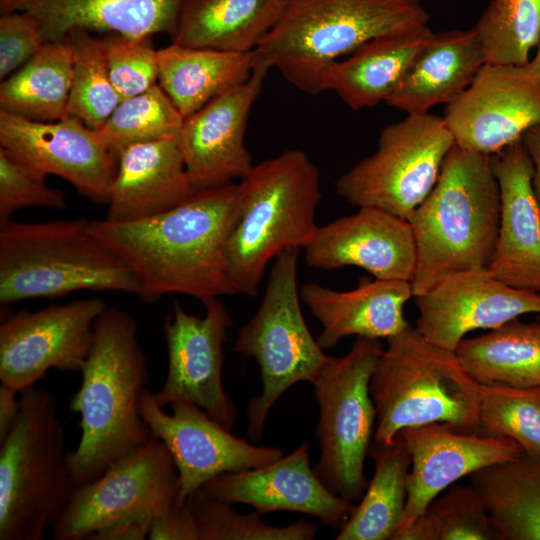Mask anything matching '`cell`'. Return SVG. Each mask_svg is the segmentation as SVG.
Here are the masks:
<instances>
[{"instance_id": "1", "label": "cell", "mask_w": 540, "mask_h": 540, "mask_svg": "<svg viewBox=\"0 0 540 540\" xmlns=\"http://www.w3.org/2000/svg\"><path fill=\"white\" fill-rule=\"evenodd\" d=\"M239 211L238 184L196 191L158 215L128 222L88 220V230L132 270L138 298L182 294L203 304L236 295L224 248Z\"/></svg>"}, {"instance_id": "2", "label": "cell", "mask_w": 540, "mask_h": 540, "mask_svg": "<svg viewBox=\"0 0 540 540\" xmlns=\"http://www.w3.org/2000/svg\"><path fill=\"white\" fill-rule=\"evenodd\" d=\"M80 373L70 409L80 415L81 436L76 449L67 453L77 484L96 479L153 437L139 410L149 381L148 359L129 312L107 307L101 313Z\"/></svg>"}, {"instance_id": "3", "label": "cell", "mask_w": 540, "mask_h": 540, "mask_svg": "<svg viewBox=\"0 0 540 540\" xmlns=\"http://www.w3.org/2000/svg\"><path fill=\"white\" fill-rule=\"evenodd\" d=\"M500 209L491 155L455 144L434 188L407 219L416 247L413 297L449 274L488 267Z\"/></svg>"}, {"instance_id": "4", "label": "cell", "mask_w": 540, "mask_h": 540, "mask_svg": "<svg viewBox=\"0 0 540 540\" xmlns=\"http://www.w3.org/2000/svg\"><path fill=\"white\" fill-rule=\"evenodd\" d=\"M237 184L239 211L224 261L236 295L252 297L272 260L313 238L320 173L306 153L288 149L253 164Z\"/></svg>"}, {"instance_id": "5", "label": "cell", "mask_w": 540, "mask_h": 540, "mask_svg": "<svg viewBox=\"0 0 540 540\" xmlns=\"http://www.w3.org/2000/svg\"><path fill=\"white\" fill-rule=\"evenodd\" d=\"M420 0H286L253 50L255 65L276 69L298 90L315 95L340 57L386 35L427 25Z\"/></svg>"}, {"instance_id": "6", "label": "cell", "mask_w": 540, "mask_h": 540, "mask_svg": "<svg viewBox=\"0 0 540 540\" xmlns=\"http://www.w3.org/2000/svg\"><path fill=\"white\" fill-rule=\"evenodd\" d=\"M137 294L130 267L88 230V220L0 225V304L76 291Z\"/></svg>"}, {"instance_id": "7", "label": "cell", "mask_w": 540, "mask_h": 540, "mask_svg": "<svg viewBox=\"0 0 540 540\" xmlns=\"http://www.w3.org/2000/svg\"><path fill=\"white\" fill-rule=\"evenodd\" d=\"M386 340L370 379L373 441L387 443L405 428L437 422L479 434V383L455 352L428 342L410 324Z\"/></svg>"}, {"instance_id": "8", "label": "cell", "mask_w": 540, "mask_h": 540, "mask_svg": "<svg viewBox=\"0 0 540 540\" xmlns=\"http://www.w3.org/2000/svg\"><path fill=\"white\" fill-rule=\"evenodd\" d=\"M19 415L0 441V540H41L78 485L64 452L55 396L19 393Z\"/></svg>"}, {"instance_id": "9", "label": "cell", "mask_w": 540, "mask_h": 540, "mask_svg": "<svg viewBox=\"0 0 540 540\" xmlns=\"http://www.w3.org/2000/svg\"><path fill=\"white\" fill-rule=\"evenodd\" d=\"M298 250L274 259L262 302L234 344V351L255 359L260 370L262 390L247 409L253 441L262 437L267 416L281 395L300 381L313 384L331 357L312 336L301 311Z\"/></svg>"}, {"instance_id": "10", "label": "cell", "mask_w": 540, "mask_h": 540, "mask_svg": "<svg viewBox=\"0 0 540 540\" xmlns=\"http://www.w3.org/2000/svg\"><path fill=\"white\" fill-rule=\"evenodd\" d=\"M382 350L380 339L357 337L345 355L330 357L312 384L320 444L314 471L334 494L351 502L361 499L367 486L364 464L376 424L370 379Z\"/></svg>"}, {"instance_id": "11", "label": "cell", "mask_w": 540, "mask_h": 540, "mask_svg": "<svg viewBox=\"0 0 540 540\" xmlns=\"http://www.w3.org/2000/svg\"><path fill=\"white\" fill-rule=\"evenodd\" d=\"M454 145L443 116L407 114L383 128L372 155L336 180V193L358 208L408 219L434 188Z\"/></svg>"}, {"instance_id": "12", "label": "cell", "mask_w": 540, "mask_h": 540, "mask_svg": "<svg viewBox=\"0 0 540 540\" xmlns=\"http://www.w3.org/2000/svg\"><path fill=\"white\" fill-rule=\"evenodd\" d=\"M180 490L173 458L150 438L113 462L99 477L80 483L51 526L55 540H83L121 519L155 517L175 505Z\"/></svg>"}, {"instance_id": "13", "label": "cell", "mask_w": 540, "mask_h": 540, "mask_svg": "<svg viewBox=\"0 0 540 540\" xmlns=\"http://www.w3.org/2000/svg\"><path fill=\"white\" fill-rule=\"evenodd\" d=\"M106 308L103 299L91 297L6 317L0 324L1 384L21 393L51 369L81 372Z\"/></svg>"}, {"instance_id": "14", "label": "cell", "mask_w": 540, "mask_h": 540, "mask_svg": "<svg viewBox=\"0 0 540 540\" xmlns=\"http://www.w3.org/2000/svg\"><path fill=\"white\" fill-rule=\"evenodd\" d=\"M203 305L206 311L200 317L175 301L166 316L167 376L160 390L152 394L162 408L174 402L195 404L231 430L236 410L223 385L222 367L223 345L233 322L219 298Z\"/></svg>"}, {"instance_id": "15", "label": "cell", "mask_w": 540, "mask_h": 540, "mask_svg": "<svg viewBox=\"0 0 540 540\" xmlns=\"http://www.w3.org/2000/svg\"><path fill=\"white\" fill-rule=\"evenodd\" d=\"M170 407L171 414L147 388L141 394L140 415L153 437L167 447L178 472L177 505L221 474L263 466L283 456L279 448L255 446L234 436L195 404L174 402Z\"/></svg>"}, {"instance_id": "16", "label": "cell", "mask_w": 540, "mask_h": 540, "mask_svg": "<svg viewBox=\"0 0 540 540\" xmlns=\"http://www.w3.org/2000/svg\"><path fill=\"white\" fill-rule=\"evenodd\" d=\"M443 118L456 145L492 155L540 126V76L529 62L485 63Z\"/></svg>"}, {"instance_id": "17", "label": "cell", "mask_w": 540, "mask_h": 540, "mask_svg": "<svg viewBox=\"0 0 540 540\" xmlns=\"http://www.w3.org/2000/svg\"><path fill=\"white\" fill-rule=\"evenodd\" d=\"M0 147L35 173L61 177L89 201L107 205L118 157L79 119L43 122L0 111Z\"/></svg>"}, {"instance_id": "18", "label": "cell", "mask_w": 540, "mask_h": 540, "mask_svg": "<svg viewBox=\"0 0 540 540\" xmlns=\"http://www.w3.org/2000/svg\"><path fill=\"white\" fill-rule=\"evenodd\" d=\"M414 298L416 329L428 342L453 352L469 332L540 314V293L509 286L487 269L449 274Z\"/></svg>"}, {"instance_id": "19", "label": "cell", "mask_w": 540, "mask_h": 540, "mask_svg": "<svg viewBox=\"0 0 540 540\" xmlns=\"http://www.w3.org/2000/svg\"><path fill=\"white\" fill-rule=\"evenodd\" d=\"M269 70L255 65L247 81L184 119L178 144L196 191L234 183L253 166L244 137Z\"/></svg>"}, {"instance_id": "20", "label": "cell", "mask_w": 540, "mask_h": 540, "mask_svg": "<svg viewBox=\"0 0 540 540\" xmlns=\"http://www.w3.org/2000/svg\"><path fill=\"white\" fill-rule=\"evenodd\" d=\"M308 266L336 270L356 266L376 279L412 282L416 247L407 219L375 207L318 226L305 246Z\"/></svg>"}, {"instance_id": "21", "label": "cell", "mask_w": 540, "mask_h": 540, "mask_svg": "<svg viewBox=\"0 0 540 540\" xmlns=\"http://www.w3.org/2000/svg\"><path fill=\"white\" fill-rule=\"evenodd\" d=\"M399 433L411 457L407 500L399 531L457 480L514 459L523 452L512 439L464 432L441 422L408 427Z\"/></svg>"}, {"instance_id": "22", "label": "cell", "mask_w": 540, "mask_h": 540, "mask_svg": "<svg viewBox=\"0 0 540 540\" xmlns=\"http://www.w3.org/2000/svg\"><path fill=\"white\" fill-rule=\"evenodd\" d=\"M201 489L230 504L252 506L260 514L305 513L339 529L356 506L334 494L319 479L311 468L307 442L263 466L221 474Z\"/></svg>"}, {"instance_id": "23", "label": "cell", "mask_w": 540, "mask_h": 540, "mask_svg": "<svg viewBox=\"0 0 540 540\" xmlns=\"http://www.w3.org/2000/svg\"><path fill=\"white\" fill-rule=\"evenodd\" d=\"M500 189L498 237L487 271L503 283L540 293V208L522 140L491 155Z\"/></svg>"}, {"instance_id": "24", "label": "cell", "mask_w": 540, "mask_h": 540, "mask_svg": "<svg viewBox=\"0 0 540 540\" xmlns=\"http://www.w3.org/2000/svg\"><path fill=\"white\" fill-rule=\"evenodd\" d=\"M299 293L322 326L317 341L323 350L349 336L387 339L409 325L404 306L413 297L411 282L375 278L347 291L310 282Z\"/></svg>"}, {"instance_id": "25", "label": "cell", "mask_w": 540, "mask_h": 540, "mask_svg": "<svg viewBox=\"0 0 540 540\" xmlns=\"http://www.w3.org/2000/svg\"><path fill=\"white\" fill-rule=\"evenodd\" d=\"M183 0H0V12H25L41 24L46 42L76 28L137 38L174 37Z\"/></svg>"}, {"instance_id": "26", "label": "cell", "mask_w": 540, "mask_h": 540, "mask_svg": "<svg viewBox=\"0 0 540 540\" xmlns=\"http://www.w3.org/2000/svg\"><path fill=\"white\" fill-rule=\"evenodd\" d=\"M195 192L176 139L134 144L118 156L105 219L128 222L152 217Z\"/></svg>"}, {"instance_id": "27", "label": "cell", "mask_w": 540, "mask_h": 540, "mask_svg": "<svg viewBox=\"0 0 540 540\" xmlns=\"http://www.w3.org/2000/svg\"><path fill=\"white\" fill-rule=\"evenodd\" d=\"M435 32L428 25L372 39L330 66L323 90L351 109L376 106L398 89Z\"/></svg>"}, {"instance_id": "28", "label": "cell", "mask_w": 540, "mask_h": 540, "mask_svg": "<svg viewBox=\"0 0 540 540\" xmlns=\"http://www.w3.org/2000/svg\"><path fill=\"white\" fill-rule=\"evenodd\" d=\"M485 63L474 27L434 33L386 103L406 114L428 113L432 107L457 98Z\"/></svg>"}, {"instance_id": "29", "label": "cell", "mask_w": 540, "mask_h": 540, "mask_svg": "<svg viewBox=\"0 0 540 540\" xmlns=\"http://www.w3.org/2000/svg\"><path fill=\"white\" fill-rule=\"evenodd\" d=\"M158 84L187 118L224 92L244 83L254 53L183 46L172 42L157 50Z\"/></svg>"}, {"instance_id": "30", "label": "cell", "mask_w": 540, "mask_h": 540, "mask_svg": "<svg viewBox=\"0 0 540 540\" xmlns=\"http://www.w3.org/2000/svg\"><path fill=\"white\" fill-rule=\"evenodd\" d=\"M286 0H183L172 42L249 52L279 19Z\"/></svg>"}, {"instance_id": "31", "label": "cell", "mask_w": 540, "mask_h": 540, "mask_svg": "<svg viewBox=\"0 0 540 540\" xmlns=\"http://www.w3.org/2000/svg\"><path fill=\"white\" fill-rule=\"evenodd\" d=\"M368 454L375 463L373 476L337 540H393L401 527L411 466L404 438L398 433L387 443L373 441Z\"/></svg>"}, {"instance_id": "32", "label": "cell", "mask_w": 540, "mask_h": 540, "mask_svg": "<svg viewBox=\"0 0 540 540\" xmlns=\"http://www.w3.org/2000/svg\"><path fill=\"white\" fill-rule=\"evenodd\" d=\"M469 477L499 540H540V456L522 452Z\"/></svg>"}, {"instance_id": "33", "label": "cell", "mask_w": 540, "mask_h": 540, "mask_svg": "<svg viewBox=\"0 0 540 540\" xmlns=\"http://www.w3.org/2000/svg\"><path fill=\"white\" fill-rule=\"evenodd\" d=\"M454 352L479 384L540 386V321L513 319L480 336L463 338Z\"/></svg>"}, {"instance_id": "34", "label": "cell", "mask_w": 540, "mask_h": 540, "mask_svg": "<svg viewBox=\"0 0 540 540\" xmlns=\"http://www.w3.org/2000/svg\"><path fill=\"white\" fill-rule=\"evenodd\" d=\"M73 73L72 49L67 38L46 42L16 72L0 84V111L43 122L68 117Z\"/></svg>"}, {"instance_id": "35", "label": "cell", "mask_w": 540, "mask_h": 540, "mask_svg": "<svg viewBox=\"0 0 540 540\" xmlns=\"http://www.w3.org/2000/svg\"><path fill=\"white\" fill-rule=\"evenodd\" d=\"M64 38L73 55L67 115L97 130L121 101L110 78L106 41L83 28L71 30Z\"/></svg>"}, {"instance_id": "36", "label": "cell", "mask_w": 540, "mask_h": 540, "mask_svg": "<svg viewBox=\"0 0 540 540\" xmlns=\"http://www.w3.org/2000/svg\"><path fill=\"white\" fill-rule=\"evenodd\" d=\"M393 540H499V536L478 490L472 484H453Z\"/></svg>"}, {"instance_id": "37", "label": "cell", "mask_w": 540, "mask_h": 540, "mask_svg": "<svg viewBox=\"0 0 540 540\" xmlns=\"http://www.w3.org/2000/svg\"><path fill=\"white\" fill-rule=\"evenodd\" d=\"M184 118L159 84L120 101L97 129L108 148L117 155L127 147L161 139H176Z\"/></svg>"}, {"instance_id": "38", "label": "cell", "mask_w": 540, "mask_h": 540, "mask_svg": "<svg viewBox=\"0 0 540 540\" xmlns=\"http://www.w3.org/2000/svg\"><path fill=\"white\" fill-rule=\"evenodd\" d=\"M473 27L486 63L525 65L540 41V0H491Z\"/></svg>"}, {"instance_id": "39", "label": "cell", "mask_w": 540, "mask_h": 540, "mask_svg": "<svg viewBox=\"0 0 540 540\" xmlns=\"http://www.w3.org/2000/svg\"><path fill=\"white\" fill-rule=\"evenodd\" d=\"M479 434L506 437L540 456V386L479 384Z\"/></svg>"}, {"instance_id": "40", "label": "cell", "mask_w": 540, "mask_h": 540, "mask_svg": "<svg viewBox=\"0 0 540 540\" xmlns=\"http://www.w3.org/2000/svg\"><path fill=\"white\" fill-rule=\"evenodd\" d=\"M186 502L196 521L200 540H311L318 531L316 524L307 521L286 526L269 525L259 512L240 514L232 504L202 489Z\"/></svg>"}, {"instance_id": "41", "label": "cell", "mask_w": 540, "mask_h": 540, "mask_svg": "<svg viewBox=\"0 0 540 540\" xmlns=\"http://www.w3.org/2000/svg\"><path fill=\"white\" fill-rule=\"evenodd\" d=\"M105 41L110 78L121 100L158 84L157 50L151 36L114 34Z\"/></svg>"}, {"instance_id": "42", "label": "cell", "mask_w": 540, "mask_h": 540, "mask_svg": "<svg viewBox=\"0 0 540 540\" xmlns=\"http://www.w3.org/2000/svg\"><path fill=\"white\" fill-rule=\"evenodd\" d=\"M67 208L65 193L49 186L43 177L0 147V225L27 207Z\"/></svg>"}, {"instance_id": "43", "label": "cell", "mask_w": 540, "mask_h": 540, "mask_svg": "<svg viewBox=\"0 0 540 540\" xmlns=\"http://www.w3.org/2000/svg\"><path fill=\"white\" fill-rule=\"evenodd\" d=\"M45 44L41 24L25 12L0 17V78L3 80L27 63Z\"/></svg>"}, {"instance_id": "44", "label": "cell", "mask_w": 540, "mask_h": 540, "mask_svg": "<svg viewBox=\"0 0 540 540\" xmlns=\"http://www.w3.org/2000/svg\"><path fill=\"white\" fill-rule=\"evenodd\" d=\"M149 540H200L199 530L187 502L153 517Z\"/></svg>"}, {"instance_id": "45", "label": "cell", "mask_w": 540, "mask_h": 540, "mask_svg": "<svg viewBox=\"0 0 540 540\" xmlns=\"http://www.w3.org/2000/svg\"><path fill=\"white\" fill-rule=\"evenodd\" d=\"M152 517L136 516L116 521L88 537V540H144L150 532Z\"/></svg>"}, {"instance_id": "46", "label": "cell", "mask_w": 540, "mask_h": 540, "mask_svg": "<svg viewBox=\"0 0 540 540\" xmlns=\"http://www.w3.org/2000/svg\"><path fill=\"white\" fill-rule=\"evenodd\" d=\"M17 391L0 385V441H2L13 428L20 410Z\"/></svg>"}, {"instance_id": "47", "label": "cell", "mask_w": 540, "mask_h": 540, "mask_svg": "<svg viewBox=\"0 0 540 540\" xmlns=\"http://www.w3.org/2000/svg\"><path fill=\"white\" fill-rule=\"evenodd\" d=\"M521 140L532 161V187L540 208V126L527 130Z\"/></svg>"}, {"instance_id": "48", "label": "cell", "mask_w": 540, "mask_h": 540, "mask_svg": "<svg viewBox=\"0 0 540 540\" xmlns=\"http://www.w3.org/2000/svg\"><path fill=\"white\" fill-rule=\"evenodd\" d=\"M529 64L534 69V71L540 76V41L538 44L537 53L535 57L533 58V60L529 61Z\"/></svg>"}, {"instance_id": "49", "label": "cell", "mask_w": 540, "mask_h": 540, "mask_svg": "<svg viewBox=\"0 0 540 540\" xmlns=\"http://www.w3.org/2000/svg\"><path fill=\"white\" fill-rule=\"evenodd\" d=\"M539 321H540V317H539Z\"/></svg>"}]
</instances>
